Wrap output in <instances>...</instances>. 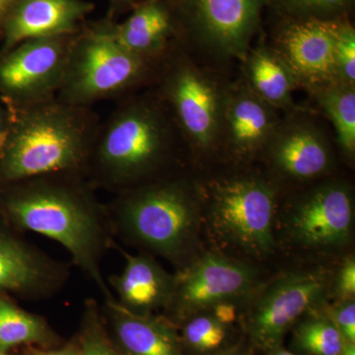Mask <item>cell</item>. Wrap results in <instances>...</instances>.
Here are the masks:
<instances>
[{
    "instance_id": "obj_1",
    "label": "cell",
    "mask_w": 355,
    "mask_h": 355,
    "mask_svg": "<svg viewBox=\"0 0 355 355\" xmlns=\"http://www.w3.org/2000/svg\"><path fill=\"white\" fill-rule=\"evenodd\" d=\"M0 212L14 227L62 245L103 300L116 298L102 272L116 237L107 205L83 175H46L0 186Z\"/></svg>"
},
{
    "instance_id": "obj_2",
    "label": "cell",
    "mask_w": 355,
    "mask_h": 355,
    "mask_svg": "<svg viewBox=\"0 0 355 355\" xmlns=\"http://www.w3.org/2000/svg\"><path fill=\"white\" fill-rule=\"evenodd\" d=\"M184 148L171 114L148 88L120 100L101 121L85 178L96 191L118 195L179 174Z\"/></svg>"
},
{
    "instance_id": "obj_3",
    "label": "cell",
    "mask_w": 355,
    "mask_h": 355,
    "mask_svg": "<svg viewBox=\"0 0 355 355\" xmlns=\"http://www.w3.org/2000/svg\"><path fill=\"white\" fill-rule=\"evenodd\" d=\"M7 109L0 141V186L53 174L85 177L99 130L92 107L51 101Z\"/></svg>"
},
{
    "instance_id": "obj_4",
    "label": "cell",
    "mask_w": 355,
    "mask_h": 355,
    "mask_svg": "<svg viewBox=\"0 0 355 355\" xmlns=\"http://www.w3.org/2000/svg\"><path fill=\"white\" fill-rule=\"evenodd\" d=\"M114 237L181 270L200 254L202 202L196 180L177 174L114 195Z\"/></svg>"
},
{
    "instance_id": "obj_5",
    "label": "cell",
    "mask_w": 355,
    "mask_h": 355,
    "mask_svg": "<svg viewBox=\"0 0 355 355\" xmlns=\"http://www.w3.org/2000/svg\"><path fill=\"white\" fill-rule=\"evenodd\" d=\"M197 183L202 221L219 246L237 259L263 260L275 252L279 187L272 177L238 173Z\"/></svg>"
},
{
    "instance_id": "obj_6",
    "label": "cell",
    "mask_w": 355,
    "mask_h": 355,
    "mask_svg": "<svg viewBox=\"0 0 355 355\" xmlns=\"http://www.w3.org/2000/svg\"><path fill=\"white\" fill-rule=\"evenodd\" d=\"M228 84L176 42L156 64L149 88L171 114L187 148L211 154L217 151Z\"/></svg>"
},
{
    "instance_id": "obj_7",
    "label": "cell",
    "mask_w": 355,
    "mask_h": 355,
    "mask_svg": "<svg viewBox=\"0 0 355 355\" xmlns=\"http://www.w3.org/2000/svg\"><path fill=\"white\" fill-rule=\"evenodd\" d=\"M156 64L123 49L105 23H98L76 33L57 98L80 107L120 101L150 86Z\"/></svg>"
},
{
    "instance_id": "obj_8",
    "label": "cell",
    "mask_w": 355,
    "mask_h": 355,
    "mask_svg": "<svg viewBox=\"0 0 355 355\" xmlns=\"http://www.w3.org/2000/svg\"><path fill=\"white\" fill-rule=\"evenodd\" d=\"M334 273L327 268L282 273L260 286L239 315L243 338L257 352L284 345L299 320L333 298Z\"/></svg>"
},
{
    "instance_id": "obj_9",
    "label": "cell",
    "mask_w": 355,
    "mask_h": 355,
    "mask_svg": "<svg viewBox=\"0 0 355 355\" xmlns=\"http://www.w3.org/2000/svg\"><path fill=\"white\" fill-rule=\"evenodd\" d=\"M260 284L258 270L248 261L217 252L202 253L178 270L176 287L164 316L179 327L220 303L243 307Z\"/></svg>"
},
{
    "instance_id": "obj_10",
    "label": "cell",
    "mask_w": 355,
    "mask_h": 355,
    "mask_svg": "<svg viewBox=\"0 0 355 355\" xmlns=\"http://www.w3.org/2000/svg\"><path fill=\"white\" fill-rule=\"evenodd\" d=\"M284 220L287 240L303 251L342 249L354 233V191L342 180L315 184L287 205Z\"/></svg>"
},
{
    "instance_id": "obj_11",
    "label": "cell",
    "mask_w": 355,
    "mask_h": 355,
    "mask_svg": "<svg viewBox=\"0 0 355 355\" xmlns=\"http://www.w3.org/2000/svg\"><path fill=\"white\" fill-rule=\"evenodd\" d=\"M76 34L27 40L0 53V100L26 108L58 97Z\"/></svg>"
},
{
    "instance_id": "obj_12",
    "label": "cell",
    "mask_w": 355,
    "mask_h": 355,
    "mask_svg": "<svg viewBox=\"0 0 355 355\" xmlns=\"http://www.w3.org/2000/svg\"><path fill=\"white\" fill-rule=\"evenodd\" d=\"M263 0H174L193 41L223 60H245L259 23Z\"/></svg>"
},
{
    "instance_id": "obj_13",
    "label": "cell",
    "mask_w": 355,
    "mask_h": 355,
    "mask_svg": "<svg viewBox=\"0 0 355 355\" xmlns=\"http://www.w3.org/2000/svg\"><path fill=\"white\" fill-rule=\"evenodd\" d=\"M317 116L292 108L280 120L263 157L275 176L306 183L328 176L335 166L329 133Z\"/></svg>"
},
{
    "instance_id": "obj_14",
    "label": "cell",
    "mask_w": 355,
    "mask_h": 355,
    "mask_svg": "<svg viewBox=\"0 0 355 355\" xmlns=\"http://www.w3.org/2000/svg\"><path fill=\"white\" fill-rule=\"evenodd\" d=\"M340 20L293 18L280 28L273 50L309 92L340 80L336 40Z\"/></svg>"
},
{
    "instance_id": "obj_15",
    "label": "cell",
    "mask_w": 355,
    "mask_h": 355,
    "mask_svg": "<svg viewBox=\"0 0 355 355\" xmlns=\"http://www.w3.org/2000/svg\"><path fill=\"white\" fill-rule=\"evenodd\" d=\"M279 112L261 100L244 79L229 83L217 151L237 164L263 155L282 120Z\"/></svg>"
},
{
    "instance_id": "obj_16",
    "label": "cell",
    "mask_w": 355,
    "mask_h": 355,
    "mask_svg": "<svg viewBox=\"0 0 355 355\" xmlns=\"http://www.w3.org/2000/svg\"><path fill=\"white\" fill-rule=\"evenodd\" d=\"M7 229L0 227V291L32 301L57 295L69 282L70 266Z\"/></svg>"
},
{
    "instance_id": "obj_17",
    "label": "cell",
    "mask_w": 355,
    "mask_h": 355,
    "mask_svg": "<svg viewBox=\"0 0 355 355\" xmlns=\"http://www.w3.org/2000/svg\"><path fill=\"white\" fill-rule=\"evenodd\" d=\"M94 8L85 0H18L4 23L0 53L27 40L76 34Z\"/></svg>"
},
{
    "instance_id": "obj_18",
    "label": "cell",
    "mask_w": 355,
    "mask_h": 355,
    "mask_svg": "<svg viewBox=\"0 0 355 355\" xmlns=\"http://www.w3.org/2000/svg\"><path fill=\"white\" fill-rule=\"evenodd\" d=\"M101 308L121 355H186L178 327L168 318L132 312L116 298L104 301Z\"/></svg>"
},
{
    "instance_id": "obj_19",
    "label": "cell",
    "mask_w": 355,
    "mask_h": 355,
    "mask_svg": "<svg viewBox=\"0 0 355 355\" xmlns=\"http://www.w3.org/2000/svg\"><path fill=\"white\" fill-rule=\"evenodd\" d=\"M125 258V266L118 275H110L108 284L116 301L125 309L139 314H154L171 302L176 275L166 270L151 254H130L114 245Z\"/></svg>"
},
{
    "instance_id": "obj_20",
    "label": "cell",
    "mask_w": 355,
    "mask_h": 355,
    "mask_svg": "<svg viewBox=\"0 0 355 355\" xmlns=\"http://www.w3.org/2000/svg\"><path fill=\"white\" fill-rule=\"evenodd\" d=\"M104 23L116 43L149 62H158L175 44L176 18L162 0H146L123 23Z\"/></svg>"
},
{
    "instance_id": "obj_21",
    "label": "cell",
    "mask_w": 355,
    "mask_h": 355,
    "mask_svg": "<svg viewBox=\"0 0 355 355\" xmlns=\"http://www.w3.org/2000/svg\"><path fill=\"white\" fill-rule=\"evenodd\" d=\"M244 76L249 87L261 100L277 109L289 111L293 107L292 92L297 85L295 77L273 48L260 46L245 58Z\"/></svg>"
},
{
    "instance_id": "obj_22",
    "label": "cell",
    "mask_w": 355,
    "mask_h": 355,
    "mask_svg": "<svg viewBox=\"0 0 355 355\" xmlns=\"http://www.w3.org/2000/svg\"><path fill=\"white\" fill-rule=\"evenodd\" d=\"M19 345L50 349L60 345V338L44 317L0 296V349L9 352Z\"/></svg>"
},
{
    "instance_id": "obj_23",
    "label": "cell",
    "mask_w": 355,
    "mask_h": 355,
    "mask_svg": "<svg viewBox=\"0 0 355 355\" xmlns=\"http://www.w3.org/2000/svg\"><path fill=\"white\" fill-rule=\"evenodd\" d=\"M310 94L333 125L340 153L352 162L355 157V85L338 80Z\"/></svg>"
},
{
    "instance_id": "obj_24",
    "label": "cell",
    "mask_w": 355,
    "mask_h": 355,
    "mask_svg": "<svg viewBox=\"0 0 355 355\" xmlns=\"http://www.w3.org/2000/svg\"><path fill=\"white\" fill-rule=\"evenodd\" d=\"M327 305L311 311L292 327V352L302 355H340L342 352L347 342L331 319Z\"/></svg>"
},
{
    "instance_id": "obj_25",
    "label": "cell",
    "mask_w": 355,
    "mask_h": 355,
    "mask_svg": "<svg viewBox=\"0 0 355 355\" xmlns=\"http://www.w3.org/2000/svg\"><path fill=\"white\" fill-rule=\"evenodd\" d=\"M178 328L186 355L214 354L240 340H237L234 326L223 323L210 311L189 318Z\"/></svg>"
},
{
    "instance_id": "obj_26",
    "label": "cell",
    "mask_w": 355,
    "mask_h": 355,
    "mask_svg": "<svg viewBox=\"0 0 355 355\" xmlns=\"http://www.w3.org/2000/svg\"><path fill=\"white\" fill-rule=\"evenodd\" d=\"M76 336L77 355H121L110 334L102 308L95 299H86L80 330Z\"/></svg>"
},
{
    "instance_id": "obj_27",
    "label": "cell",
    "mask_w": 355,
    "mask_h": 355,
    "mask_svg": "<svg viewBox=\"0 0 355 355\" xmlns=\"http://www.w3.org/2000/svg\"><path fill=\"white\" fill-rule=\"evenodd\" d=\"M294 18L336 20L349 10L354 0H277Z\"/></svg>"
},
{
    "instance_id": "obj_28",
    "label": "cell",
    "mask_w": 355,
    "mask_h": 355,
    "mask_svg": "<svg viewBox=\"0 0 355 355\" xmlns=\"http://www.w3.org/2000/svg\"><path fill=\"white\" fill-rule=\"evenodd\" d=\"M336 64L338 79L355 85V30L340 20L336 40Z\"/></svg>"
},
{
    "instance_id": "obj_29",
    "label": "cell",
    "mask_w": 355,
    "mask_h": 355,
    "mask_svg": "<svg viewBox=\"0 0 355 355\" xmlns=\"http://www.w3.org/2000/svg\"><path fill=\"white\" fill-rule=\"evenodd\" d=\"M327 311L345 342L355 343V299L328 303Z\"/></svg>"
},
{
    "instance_id": "obj_30",
    "label": "cell",
    "mask_w": 355,
    "mask_h": 355,
    "mask_svg": "<svg viewBox=\"0 0 355 355\" xmlns=\"http://www.w3.org/2000/svg\"><path fill=\"white\" fill-rule=\"evenodd\" d=\"M355 299V259L354 254L347 257L334 275V301Z\"/></svg>"
},
{
    "instance_id": "obj_31",
    "label": "cell",
    "mask_w": 355,
    "mask_h": 355,
    "mask_svg": "<svg viewBox=\"0 0 355 355\" xmlns=\"http://www.w3.org/2000/svg\"><path fill=\"white\" fill-rule=\"evenodd\" d=\"M78 343L76 336L71 340L57 347H27L21 355H77Z\"/></svg>"
},
{
    "instance_id": "obj_32",
    "label": "cell",
    "mask_w": 355,
    "mask_h": 355,
    "mask_svg": "<svg viewBox=\"0 0 355 355\" xmlns=\"http://www.w3.org/2000/svg\"><path fill=\"white\" fill-rule=\"evenodd\" d=\"M252 354H253V349L242 336V338L237 343L227 347V349L207 355H252Z\"/></svg>"
},
{
    "instance_id": "obj_33",
    "label": "cell",
    "mask_w": 355,
    "mask_h": 355,
    "mask_svg": "<svg viewBox=\"0 0 355 355\" xmlns=\"http://www.w3.org/2000/svg\"><path fill=\"white\" fill-rule=\"evenodd\" d=\"M146 0H110L111 2V7H110V11H111V15H110L109 19L111 20L116 12H121V11L125 10V9L135 8L142 3Z\"/></svg>"
},
{
    "instance_id": "obj_34",
    "label": "cell",
    "mask_w": 355,
    "mask_h": 355,
    "mask_svg": "<svg viewBox=\"0 0 355 355\" xmlns=\"http://www.w3.org/2000/svg\"><path fill=\"white\" fill-rule=\"evenodd\" d=\"M17 1L18 0H0V38H1L4 23Z\"/></svg>"
},
{
    "instance_id": "obj_35",
    "label": "cell",
    "mask_w": 355,
    "mask_h": 355,
    "mask_svg": "<svg viewBox=\"0 0 355 355\" xmlns=\"http://www.w3.org/2000/svg\"><path fill=\"white\" fill-rule=\"evenodd\" d=\"M260 355H302L296 354L291 349H287L284 347V345L280 347H275V349L266 350V352H259Z\"/></svg>"
},
{
    "instance_id": "obj_36",
    "label": "cell",
    "mask_w": 355,
    "mask_h": 355,
    "mask_svg": "<svg viewBox=\"0 0 355 355\" xmlns=\"http://www.w3.org/2000/svg\"><path fill=\"white\" fill-rule=\"evenodd\" d=\"M7 119H8L7 109L4 107L3 104H0V141H1L4 130H6Z\"/></svg>"
},
{
    "instance_id": "obj_37",
    "label": "cell",
    "mask_w": 355,
    "mask_h": 355,
    "mask_svg": "<svg viewBox=\"0 0 355 355\" xmlns=\"http://www.w3.org/2000/svg\"><path fill=\"white\" fill-rule=\"evenodd\" d=\"M340 355H355V343H345V347Z\"/></svg>"
},
{
    "instance_id": "obj_38",
    "label": "cell",
    "mask_w": 355,
    "mask_h": 355,
    "mask_svg": "<svg viewBox=\"0 0 355 355\" xmlns=\"http://www.w3.org/2000/svg\"><path fill=\"white\" fill-rule=\"evenodd\" d=\"M0 355H11V354H9V352H4V350H2L1 349H0Z\"/></svg>"
}]
</instances>
